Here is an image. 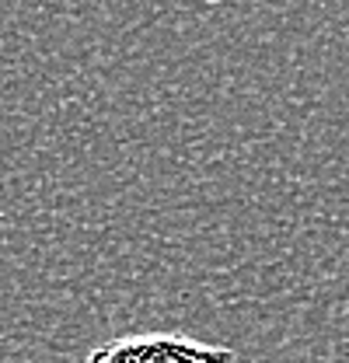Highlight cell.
Listing matches in <instances>:
<instances>
[{
    "instance_id": "obj_1",
    "label": "cell",
    "mask_w": 349,
    "mask_h": 363,
    "mask_svg": "<svg viewBox=\"0 0 349 363\" xmlns=\"http://www.w3.org/2000/svg\"><path fill=\"white\" fill-rule=\"evenodd\" d=\"M84 363H245L234 350L192 339L185 332L119 335L87 353Z\"/></svg>"
},
{
    "instance_id": "obj_2",
    "label": "cell",
    "mask_w": 349,
    "mask_h": 363,
    "mask_svg": "<svg viewBox=\"0 0 349 363\" xmlns=\"http://www.w3.org/2000/svg\"><path fill=\"white\" fill-rule=\"evenodd\" d=\"M206 4H223V0H206Z\"/></svg>"
}]
</instances>
